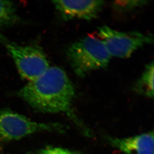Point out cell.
Returning a JSON list of instances; mask_svg holds the SVG:
<instances>
[{
	"label": "cell",
	"instance_id": "obj_1",
	"mask_svg": "<svg viewBox=\"0 0 154 154\" xmlns=\"http://www.w3.org/2000/svg\"><path fill=\"white\" fill-rule=\"evenodd\" d=\"M18 95L35 110L49 113L66 114L86 136L91 132L77 118L72 109L75 90L66 72L57 66L49 67L43 74L29 82Z\"/></svg>",
	"mask_w": 154,
	"mask_h": 154
},
{
	"label": "cell",
	"instance_id": "obj_2",
	"mask_svg": "<svg viewBox=\"0 0 154 154\" xmlns=\"http://www.w3.org/2000/svg\"><path fill=\"white\" fill-rule=\"evenodd\" d=\"M70 64L79 77L107 66L110 55L100 38L87 36L70 45L67 51Z\"/></svg>",
	"mask_w": 154,
	"mask_h": 154
},
{
	"label": "cell",
	"instance_id": "obj_3",
	"mask_svg": "<svg viewBox=\"0 0 154 154\" xmlns=\"http://www.w3.org/2000/svg\"><path fill=\"white\" fill-rule=\"evenodd\" d=\"M0 43L10 54L20 75L29 82L38 78L50 67L46 55L38 47L19 45L1 32Z\"/></svg>",
	"mask_w": 154,
	"mask_h": 154
},
{
	"label": "cell",
	"instance_id": "obj_4",
	"mask_svg": "<svg viewBox=\"0 0 154 154\" xmlns=\"http://www.w3.org/2000/svg\"><path fill=\"white\" fill-rule=\"evenodd\" d=\"M63 125L32 120L10 109L0 110V141L10 142L42 132H63Z\"/></svg>",
	"mask_w": 154,
	"mask_h": 154
},
{
	"label": "cell",
	"instance_id": "obj_5",
	"mask_svg": "<svg viewBox=\"0 0 154 154\" xmlns=\"http://www.w3.org/2000/svg\"><path fill=\"white\" fill-rule=\"evenodd\" d=\"M98 35L111 57L120 58L129 57L138 48L153 44L154 39L151 35L120 32L107 26L98 28Z\"/></svg>",
	"mask_w": 154,
	"mask_h": 154
},
{
	"label": "cell",
	"instance_id": "obj_6",
	"mask_svg": "<svg viewBox=\"0 0 154 154\" xmlns=\"http://www.w3.org/2000/svg\"><path fill=\"white\" fill-rule=\"evenodd\" d=\"M52 3L64 20L73 19L91 20L97 17L102 10L105 2L94 0H57L52 1Z\"/></svg>",
	"mask_w": 154,
	"mask_h": 154
},
{
	"label": "cell",
	"instance_id": "obj_7",
	"mask_svg": "<svg viewBox=\"0 0 154 154\" xmlns=\"http://www.w3.org/2000/svg\"><path fill=\"white\" fill-rule=\"evenodd\" d=\"M106 139L124 154H154L153 131L127 138L106 136Z\"/></svg>",
	"mask_w": 154,
	"mask_h": 154
},
{
	"label": "cell",
	"instance_id": "obj_8",
	"mask_svg": "<svg viewBox=\"0 0 154 154\" xmlns=\"http://www.w3.org/2000/svg\"><path fill=\"white\" fill-rule=\"evenodd\" d=\"M154 63L152 61L147 64L135 85L136 91L152 98L154 97Z\"/></svg>",
	"mask_w": 154,
	"mask_h": 154
},
{
	"label": "cell",
	"instance_id": "obj_9",
	"mask_svg": "<svg viewBox=\"0 0 154 154\" xmlns=\"http://www.w3.org/2000/svg\"><path fill=\"white\" fill-rule=\"evenodd\" d=\"M20 21L14 3L11 1H0V26H13Z\"/></svg>",
	"mask_w": 154,
	"mask_h": 154
},
{
	"label": "cell",
	"instance_id": "obj_10",
	"mask_svg": "<svg viewBox=\"0 0 154 154\" xmlns=\"http://www.w3.org/2000/svg\"><path fill=\"white\" fill-rule=\"evenodd\" d=\"M147 4V1L143 0H134V1H120L114 2L113 7L117 10L131 11L137 8L141 7Z\"/></svg>",
	"mask_w": 154,
	"mask_h": 154
},
{
	"label": "cell",
	"instance_id": "obj_11",
	"mask_svg": "<svg viewBox=\"0 0 154 154\" xmlns=\"http://www.w3.org/2000/svg\"><path fill=\"white\" fill-rule=\"evenodd\" d=\"M37 154H79L76 152L58 147H47L38 152Z\"/></svg>",
	"mask_w": 154,
	"mask_h": 154
}]
</instances>
